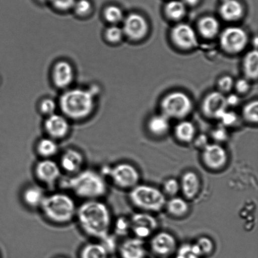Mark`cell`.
Instances as JSON below:
<instances>
[{
    "label": "cell",
    "mask_w": 258,
    "mask_h": 258,
    "mask_svg": "<svg viewBox=\"0 0 258 258\" xmlns=\"http://www.w3.org/2000/svg\"><path fill=\"white\" fill-rule=\"evenodd\" d=\"M77 0H50V4L59 11H68L73 9Z\"/></svg>",
    "instance_id": "f35d334b"
},
{
    "label": "cell",
    "mask_w": 258,
    "mask_h": 258,
    "mask_svg": "<svg viewBox=\"0 0 258 258\" xmlns=\"http://www.w3.org/2000/svg\"><path fill=\"white\" fill-rule=\"evenodd\" d=\"M103 15L105 20L112 25H117L124 19L122 10L115 5H110L106 8Z\"/></svg>",
    "instance_id": "1f68e13d"
},
{
    "label": "cell",
    "mask_w": 258,
    "mask_h": 258,
    "mask_svg": "<svg viewBox=\"0 0 258 258\" xmlns=\"http://www.w3.org/2000/svg\"><path fill=\"white\" fill-rule=\"evenodd\" d=\"M226 97L221 92L209 93L204 98L202 103V110L207 117L220 119L227 110Z\"/></svg>",
    "instance_id": "2e32d148"
},
{
    "label": "cell",
    "mask_w": 258,
    "mask_h": 258,
    "mask_svg": "<svg viewBox=\"0 0 258 258\" xmlns=\"http://www.w3.org/2000/svg\"><path fill=\"white\" fill-rule=\"evenodd\" d=\"M39 1L42 3L50 2V0H39Z\"/></svg>",
    "instance_id": "c3c4849f"
},
{
    "label": "cell",
    "mask_w": 258,
    "mask_h": 258,
    "mask_svg": "<svg viewBox=\"0 0 258 258\" xmlns=\"http://www.w3.org/2000/svg\"><path fill=\"white\" fill-rule=\"evenodd\" d=\"M56 103L50 98H47V99L42 100L40 106L41 112L47 116L54 114L55 110H56Z\"/></svg>",
    "instance_id": "ab89813d"
},
{
    "label": "cell",
    "mask_w": 258,
    "mask_h": 258,
    "mask_svg": "<svg viewBox=\"0 0 258 258\" xmlns=\"http://www.w3.org/2000/svg\"><path fill=\"white\" fill-rule=\"evenodd\" d=\"M164 12L168 19L174 21H179L185 16L186 5L179 0H171L166 5Z\"/></svg>",
    "instance_id": "f1b7e54d"
},
{
    "label": "cell",
    "mask_w": 258,
    "mask_h": 258,
    "mask_svg": "<svg viewBox=\"0 0 258 258\" xmlns=\"http://www.w3.org/2000/svg\"><path fill=\"white\" fill-rule=\"evenodd\" d=\"M193 107L191 98L181 92L169 93L161 103L162 114L174 119L185 118L191 112Z\"/></svg>",
    "instance_id": "8992f818"
},
{
    "label": "cell",
    "mask_w": 258,
    "mask_h": 258,
    "mask_svg": "<svg viewBox=\"0 0 258 258\" xmlns=\"http://www.w3.org/2000/svg\"><path fill=\"white\" fill-rule=\"evenodd\" d=\"M118 251L121 258H145L146 256L144 242L139 238L125 240Z\"/></svg>",
    "instance_id": "ffe728a7"
},
{
    "label": "cell",
    "mask_w": 258,
    "mask_h": 258,
    "mask_svg": "<svg viewBox=\"0 0 258 258\" xmlns=\"http://www.w3.org/2000/svg\"><path fill=\"white\" fill-rule=\"evenodd\" d=\"M129 199L137 208L148 212H159L166 206L163 192L154 186L141 184L131 189Z\"/></svg>",
    "instance_id": "5b68a950"
},
{
    "label": "cell",
    "mask_w": 258,
    "mask_h": 258,
    "mask_svg": "<svg viewBox=\"0 0 258 258\" xmlns=\"http://www.w3.org/2000/svg\"><path fill=\"white\" fill-rule=\"evenodd\" d=\"M219 13L225 21L236 22L243 16L244 8L238 0H223Z\"/></svg>",
    "instance_id": "44dd1931"
},
{
    "label": "cell",
    "mask_w": 258,
    "mask_h": 258,
    "mask_svg": "<svg viewBox=\"0 0 258 258\" xmlns=\"http://www.w3.org/2000/svg\"><path fill=\"white\" fill-rule=\"evenodd\" d=\"M237 115L236 113L229 112L226 110L222 115L220 120H221L224 126H232L235 124L237 121Z\"/></svg>",
    "instance_id": "7bdbcfd3"
},
{
    "label": "cell",
    "mask_w": 258,
    "mask_h": 258,
    "mask_svg": "<svg viewBox=\"0 0 258 258\" xmlns=\"http://www.w3.org/2000/svg\"><path fill=\"white\" fill-rule=\"evenodd\" d=\"M52 75L55 85L64 89L69 87L74 80V70L70 63L61 60L54 65Z\"/></svg>",
    "instance_id": "e0dca14e"
},
{
    "label": "cell",
    "mask_w": 258,
    "mask_h": 258,
    "mask_svg": "<svg viewBox=\"0 0 258 258\" xmlns=\"http://www.w3.org/2000/svg\"><path fill=\"white\" fill-rule=\"evenodd\" d=\"M164 194L169 197H174L180 190V185L176 179L169 178L164 182L163 184Z\"/></svg>",
    "instance_id": "d590c367"
},
{
    "label": "cell",
    "mask_w": 258,
    "mask_h": 258,
    "mask_svg": "<svg viewBox=\"0 0 258 258\" xmlns=\"http://www.w3.org/2000/svg\"><path fill=\"white\" fill-rule=\"evenodd\" d=\"M170 37L172 42L179 49H191L198 45L196 32L188 24L176 25L171 30Z\"/></svg>",
    "instance_id": "8fae6325"
},
{
    "label": "cell",
    "mask_w": 258,
    "mask_h": 258,
    "mask_svg": "<svg viewBox=\"0 0 258 258\" xmlns=\"http://www.w3.org/2000/svg\"><path fill=\"white\" fill-rule=\"evenodd\" d=\"M73 9L78 16H87L92 12V4L89 0H77Z\"/></svg>",
    "instance_id": "e575fe53"
},
{
    "label": "cell",
    "mask_w": 258,
    "mask_h": 258,
    "mask_svg": "<svg viewBox=\"0 0 258 258\" xmlns=\"http://www.w3.org/2000/svg\"><path fill=\"white\" fill-rule=\"evenodd\" d=\"M59 151L57 141L49 137L40 139L35 145V152L40 159H52Z\"/></svg>",
    "instance_id": "7402d4cb"
},
{
    "label": "cell",
    "mask_w": 258,
    "mask_h": 258,
    "mask_svg": "<svg viewBox=\"0 0 258 258\" xmlns=\"http://www.w3.org/2000/svg\"><path fill=\"white\" fill-rule=\"evenodd\" d=\"M123 35L124 34L122 28L118 27L117 25H111L105 32L106 39L113 44L119 42L122 40Z\"/></svg>",
    "instance_id": "836d02e7"
},
{
    "label": "cell",
    "mask_w": 258,
    "mask_h": 258,
    "mask_svg": "<svg viewBox=\"0 0 258 258\" xmlns=\"http://www.w3.org/2000/svg\"><path fill=\"white\" fill-rule=\"evenodd\" d=\"M176 258H201L195 249L194 245L184 244L177 251Z\"/></svg>",
    "instance_id": "8d00e7d4"
},
{
    "label": "cell",
    "mask_w": 258,
    "mask_h": 258,
    "mask_svg": "<svg viewBox=\"0 0 258 258\" xmlns=\"http://www.w3.org/2000/svg\"><path fill=\"white\" fill-rule=\"evenodd\" d=\"M57 258H67V257H57Z\"/></svg>",
    "instance_id": "681fc988"
},
{
    "label": "cell",
    "mask_w": 258,
    "mask_h": 258,
    "mask_svg": "<svg viewBox=\"0 0 258 258\" xmlns=\"http://www.w3.org/2000/svg\"><path fill=\"white\" fill-rule=\"evenodd\" d=\"M131 227H141L154 231L158 227V221L151 215L147 213H138L133 215L130 222Z\"/></svg>",
    "instance_id": "f546056e"
},
{
    "label": "cell",
    "mask_w": 258,
    "mask_h": 258,
    "mask_svg": "<svg viewBox=\"0 0 258 258\" xmlns=\"http://www.w3.org/2000/svg\"><path fill=\"white\" fill-rule=\"evenodd\" d=\"M85 156L82 152L75 148H68L62 152L58 162L62 173L72 176L83 169Z\"/></svg>",
    "instance_id": "4fadbf2b"
},
{
    "label": "cell",
    "mask_w": 258,
    "mask_h": 258,
    "mask_svg": "<svg viewBox=\"0 0 258 258\" xmlns=\"http://www.w3.org/2000/svg\"><path fill=\"white\" fill-rule=\"evenodd\" d=\"M198 29L200 34L206 39H213L219 34L221 25L214 17L206 16L199 20Z\"/></svg>",
    "instance_id": "603a6c76"
},
{
    "label": "cell",
    "mask_w": 258,
    "mask_h": 258,
    "mask_svg": "<svg viewBox=\"0 0 258 258\" xmlns=\"http://www.w3.org/2000/svg\"><path fill=\"white\" fill-rule=\"evenodd\" d=\"M101 173L104 177L108 176L115 186L121 189H131L138 185L140 179V174L138 169L127 163H121L112 167H107Z\"/></svg>",
    "instance_id": "52a82bcc"
},
{
    "label": "cell",
    "mask_w": 258,
    "mask_h": 258,
    "mask_svg": "<svg viewBox=\"0 0 258 258\" xmlns=\"http://www.w3.org/2000/svg\"><path fill=\"white\" fill-rule=\"evenodd\" d=\"M167 211L171 216L181 218L188 214L189 206L185 200L180 197H174L166 202Z\"/></svg>",
    "instance_id": "4316f807"
},
{
    "label": "cell",
    "mask_w": 258,
    "mask_h": 258,
    "mask_svg": "<svg viewBox=\"0 0 258 258\" xmlns=\"http://www.w3.org/2000/svg\"><path fill=\"white\" fill-rule=\"evenodd\" d=\"M200 0H183L184 4L189 5V6H195L197 4H198Z\"/></svg>",
    "instance_id": "7dc6e473"
},
{
    "label": "cell",
    "mask_w": 258,
    "mask_h": 258,
    "mask_svg": "<svg viewBox=\"0 0 258 258\" xmlns=\"http://www.w3.org/2000/svg\"><path fill=\"white\" fill-rule=\"evenodd\" d=\"M75 219L83 233L102 241L109 236L112 216L109 207L101 200L85 201L78 206Z\"/></svg>",
    "instance_id": "6da1fadb"
},
{
    "label": "cell",
    "mask_w": 258,
    "mask_h": 258,
    "mask_svg": "<svg viewBox=\"0 0 258 258\" xmlns=\"http://www.w3.org/2000/svg\"><path fill=\"white\" fill-rule=\"evenodd\" d=\"M150 247L152 252L156 256L169 257L176 251V239L168 232H160L151 239Z\"/></svg>",
    "instance_id": "9a60e30c"
},
{
    "label": "cell",
    "mask_w": 258,
    "mask_h": 258,
    "mask_svg": "<svg viewBox=\"0 0 258 258\" xmlns=\"http://www.w3.org/2000/svg\"><path fill=\"white\" fill-rule=\"evenodd\" d=\"M64 184L66 188L84 201L101 200L108 192L105 177L93 169H83L70 176L64 181Z\"/></svg>",
    "instance_id": "7a4b0ae2"
},
{
    "label": "cell",
    "mask_w": 258,
    "mask_h": 258,
    "mask_svg": "<svg viewBox=\"0 0 258 258\" xmlns=\"http://www.w3.org/2000/svg\"><path fill=\"white\" fill-rule=\"evenodd\" d=\"M148 128L149 133L154 136H165L170 128L169 118L163 114L154 115L149 120Z\"/></svg>",
    "instance_id": "cb8c5ba5"
},
{
    "label": "cell",
    "mask_w": 258,
    "mask_h": 258,
    "mask_svg": "<svg viewBox=\"0 0 258 258\" xmlns=\"http://www.w3.org/2000/svg\"><path fill=\"white\" fill-rule=\"evenodd\" d=\"M249 41L248 35L242 28L229 27L221 33L220 44L225 52L238 54L246 49Z\"/></svg>",
    "instance_id": "9c48e42d"
},
{
    "label": "cell",
    "mask_w": 258,
    "mask_h": 258,
    "mask_svg": "<svg viewBox=\"0 0 258 258\" xmlns=\"http://www.w3.org/2000/svg\"><path fill=\"white\" fill-rule=\"evenodd\" d=\"M123 34L133 40L143 39L148 34L149 25L145 18L140 14H131L123 19Z\"/></svg>",
    "instance_id": "5bb4252c"
},
{
    "label": "cell",
    "mask_w": 258,
    "mask_h": 258,
    "mask_svg": "<svg viewBox=\"0 0 258 258\" xmlns=\"http://www.w3.org/2000/svg\"><path fill=\"white\" fill-rule=\"evenodd\" d=\"M62 173L59 163L52 159H40L34 168L35 179L47 188L56 185L61 178Z\"/></svg>",
    "instance_id": "ba28073f"
},
{
    "label": "cell",
    "mask_w": 258,
    "mask_h": 258,
    "mask_svg": "<svg viewBox=\"0 0 258 258\" xmlns=\"http://www.w3.org/2000/svg\"><path fill=\"white\" fill-rule=\"evenodd\" d=\"M110 252L100 241L91 242L82 247L80 258H109Z\"/></svg>",
    "instance_id": "d4e9b609"
},
{
    "label": "cell",
    "mask_w": 258,
    "mask_h": 258,
    "mask_svg": "<svg viewBox=\"0 0 258 258\" xmlns=\"http://www.w3.org/2000/svg\"><path fill=\"white\" fill-rule=\"evenodd\" d=\"M130 227V222L128 221L125 217H120L115 222V231L116 233L121 236L127 234Z\"/></svg>",
    "instance_id": "60d3db41"
},
{
    "label": "cell",
    "mask_w": 258,
    "mask_h": 258,
    "mask_svg": "<svg viewBox=\"0 0 258 258\" xmlns=\"http://www.w3.org/2000/svg\"><path fill=\"white\" fill-rule=\"evenodd\" d=\"M234 88L236 90L237 93L240 94H244L249 92L251 88V84L247 78H241L234 82Z\"/></svg>",
    "instance_id": "b9f144b4"
},
{
    "label": "cell",
    "mask_w": 258,
    "mask_h": 258,
    "mask_svg": "<svg viewBox=\"0 0 258 258\" xmlns=\"http://www.w3.org/2000/svg\"><path fill=\"white\" fill-rule=\"evenodd\" d=\"M179 185L185 199L192 200L198 196L201 188V181L196 172L188 171L182 175Z\"/></svg>",
    "instance_id": "ac0fdd59"
},
{
    "label": "cell",
    "mask_w": 258,
    "mask_h": 258,
    "mask_svg": "<svg viewBox=\"0 0 258 258\" xmlns=\"http://www.w3.org/2000/svg\"><path fill=\"white\" fill-rule=\"evenodd\" d=\"M202 161L210 170H221L228 163L229 156L226 149L218 144H210L203 148Z\"/></svg>",
    "instance_id": "30bf717a"
},
{
    "label": "cell",
    "mask_w": 258,
    "mask_h": 258,
    "mask_svg": "<svg viewBox=\"0 0 258 258\" xmlns=\"http://www.w3.org/2000/svg\"><path fill=\"white\" fill-rule=\"evenodd\" d=\"M99 92L97 87L90 90L73 89L63 93L59 105L66 117L81 120L89 117L95 107V98Z\"/></svg>",
    "instance_id": "277c9868"
},
{
    "label": "cell",
    "mask_w": 258,
    "mask_h": 258,
    "mask_svg": "<svg viewBox=\"0 0 258 258\" xmlns=\"http://www.w3.org/2000/svg\"><path fill=\"white\" fill-rule=\"evenodd\" d=\"M243 69L247 79L256 80L258 74V53L256 49L252 50L246 55L243 62Z\"/></svg>",
    "instance_id": "83f0119b"
},
{
    "label": "cell",
    "mask_w": 258,
    "mask_h": 258,
    "mask_svg": "<svg viewBox=\"0 0 258 258\" xmlns=\"http://www.w3.org/2000/svg\"><path fill=\"white\" fill-rule=\"evenodd\" d=\"M207 137L204 135H201L199 136V138L197 139L196 141V145L198 146L199 148H202V149L204 148L207 144Z\"/></svg>",
    "instance_id": "bcb514c9"
},
{
    "label": "cell",
    "mask_w": 258,
    "mask_h": 258,
    "mask_svg": "<svg viewBox=\"0 0 258 258\" xmlns=\"http://www.w3.org/2000/svg\"><path fill=\"white\" fill-rule=\"evenodd\" d=\"M242 115L247 122L257 123L258 122V103L257 101L251 102L245 106L242 110Z\"/></svg>",
    "instance_id": "d6a6232c"
},
{
    "label": "cell",
    "mask_w": 258,
    "mask_h": 258,
    "mask_svg": "<svg viewBox=\"0 0 258 258\" xmlns=\"http://www.w3.org/2000/svg\"><path fill=\"white\" fill-rule=\"evenodd\" d=\"M227 133L224 127H219L212 133V137L217 141H223L227 138Z\"/></svg>",
    "instance_id": "ee69618b"
},
{
    "label": "cell",
    "mask_w": 258,
    "mask_h": 258,
    "mask_svg": "<svg viewBox=\"0 0 258 258\" xmlns=\"http://www.w3.org/2000/svg\"><path fill=\"white\" fill-rule=\"evenodd\" d=\"M234 87V81L230 76H224L218 81L219 92L222 93H229Z\"/></svg>",
    "instance_id": "74e56055"
},
{
    "label": "cell",
    "mask_w": 258,
    "mask_h": 258,
    "mask_svg": "<svg viewBox=\"0 0 258 258\" xmlns=\"http://www.w3.org/2000/svg\"><path fill=\"white\" fill-rule=\"evenodd\" d=\"M47 137L60 141L67 138L70 132V124L68 118L64 115L54 114L47 116L44 124Z\"/></svg>",
    "instance_id": "7c38bea8"
},
{
    "label": "cell",
    "mask_w": 258,
    "mask_h": 258,
    "mask_svg": "<svg viewBox=\"0 0 258 258\" xmlns=\"http://www.w3.org/2000/svg\"><path fill=\"white\" fill-rule=\"evenodd\" d=\"M196 134V127L189 121H181L174 128V136L177 140L181 143H191L194 140Z\"/></svg>",
    "instance_id": "484cf974"
},
{
    "label": "cell",
    "mask_w": 258,
    "mask_h": 258,
    "mask_svg": "<svg viewBox=\"0 0 258 258\" xmlns=\"http://www.w3.org/2000/svg\"><path fill=\"white\" fill-rule=\"evenodd\" d=\"M46 194L42 186L31 184L25 188L22 193V201L31 210L39 209Z\"/></svg>",
    "instance_id": "d6986e66"
},
{
    "label": "cell",
    "mask_w": 258,
    "mask_h": 258,
    "mask_svg": "<svg viewBox=\"0 0 258 258\" xmlns=\"http://www.w3.org/2000/svg\"><path fill=\"white\" fill-rule=\"evenodd\" d=\"M193 245L200 257L209 256L214 250V242L206 236L200 237Z\"/></svg>",
    "instance_id": "4dcf8cb0"
},
{
    "label": "cell",
    "mask_w": 258,
    "mask_h": 258,
    "mask_svg": "<svg viewBox=\"0 0 258 258\" xmlns=\"http://www.w3.org/2000/svg\"><path fill=\"white\" fill-rule=\"evenodd\" d=\"M226 101L228 107H236L241 102L239 95L236 94H230L228 97H226Z\"/></svg>",
    "instance_id": "f6af8a7d"
},
{
    "label": "cell",
    "mask_w": 258,
    "mask_h": 258,
    "mask_svg": "<svg viewBox=\"0 0 258 258\" xmlns=\"http://www.w3.org/2000/svg\"><path fill=\"white\" fill-rule=\"evenodd\" d=\"M77 209L72 196L64 191H56L46 195L39 209L50 223L65 226L74 221Z\"/></svg>",
    "instance_id": "3957f363"
}]
</instances>
